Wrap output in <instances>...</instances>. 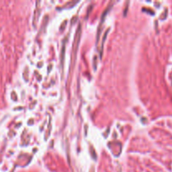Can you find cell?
Segmentation results:
<instances>
[{"mask_svg": "<svg viewBox=\"0 0 172 172\" xmlns=\"http://www.w3.org/2000/svg\"><path fill=\"white\" fill-rule=\"evenodd\" d=\"M96 60H97V57L95 56L94 57V66H93V67H94V69H96Z\"/></svg>", "mask_w": 172, "mask_h": 172, "instance_id": "6da1fadb", "label": "cell"}]
</instances>
